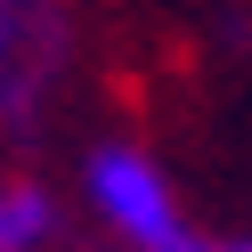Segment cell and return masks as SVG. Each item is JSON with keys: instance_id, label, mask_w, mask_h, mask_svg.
<instances>
[{"instance_id": "6da1fadb", "label": "cell", "mask_w": 252, "mask_h": 252, "mask_svg": "<svg viewBox=\"0 0 252 252\" xmlns=\"http://www.w3.org/2000/svg\"><path fill=\"white\" fill-rule=\"evenodd\" d=\"M82 187H90V203H98V220L114 228L122 252H171L195 228L187 203H179V187L163 179V163L138 155V147H90Z\"/></svg>"}, {"instance_id": "7a4b0ae2", "label": "cell", "mask_w": 252, "mask_h": 252, "mask_svg": "<svg viewBox=\"0 0 252 252\" xmlns=\"http://www.w3.org/2000/svg\"><path fill=\"white\" fill-rule=\"evenodd\" d=\"M73 65L65 0H0V130H33Z\"/></svg>"}, {"instance_id": "3957f363", "label": "cell", "mask_w": 252, "mask_h": 252, "mask_svg": "<svg viewBox=\"0 0 252 252\" xmlns=\"http://www.w3.org/2000/svg\"><path fill=\"white\" fill-rule=\"evenodd\" d=\"M57 195L41 179H8L0 171V252H49L57 244Z\"/></svg>"}, {"instance_id": "277c9868", "label": "cell", "mask_w": 252, "mask_h": 252, "mask_svg": "<svg viewBox=\"0 0 252 252\" xmlns=\"http://www.w3.org/2000/svg\"><path fill=\"white\" fill-rule=\"evenodd\" d=\"M171 252H252V228H244V236H212V228H187Z\"/></svg>"}]
</instances>
